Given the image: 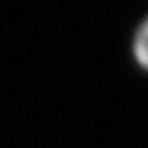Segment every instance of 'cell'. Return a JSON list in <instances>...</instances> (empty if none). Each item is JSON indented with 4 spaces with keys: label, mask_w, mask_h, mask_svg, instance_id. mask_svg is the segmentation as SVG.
Segmentation results:
<instances>
[{
    "label": "cell",
    "mask_w": 148,
    "mask_h": 148,
    "mask_svg": "<svg viewBox=\"0 0 148 148\" xmlns=\"http://www.w3.org/2000/svg\"><path fill=\"white\" fill-rule=\"evenodd\" d=\"M135 58L145 69H148V18L142 23L135 35V45H133Z\"/></svg>",
    "instance_id": "cell-1"
}]
</instances>
